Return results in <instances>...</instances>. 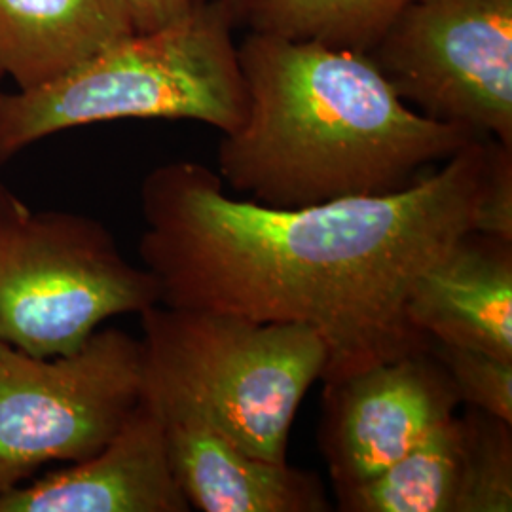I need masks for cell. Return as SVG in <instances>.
Masks as SVG:
<instances>
[{
    "instance_id": "1",
    "label": "cell",
    "mask_w": 512,
    "mask_h": 512,
    "mask_svg": "<svg viewBox=\"0 0 512 512\" xmlns=\"http://www.w3.org/2000/svg\"><path fill=\"white\" fill-rule=\"evenodd\" d=\"M488 148L478 137L393 194L300 209L234 200L196 162L160 165L141 184L139 256L164 306L315 330L329 355L321 382L338 380L431 346L406 298L473 232Z\"/></svg>"
},
{
    "instance_id": "2",
    "label": "cell",
    "mask_w": 512,
    "mask_h": 512,
    "mask_svg": "<svg viewBox=\"0 0 512 512\" xmlns=\"http://www.w3.org/2000/svg\"><path fill=\"white\" fill-rule=\"evenodd\" d=\"M238 55L247 109L220 137L217 164L251 202L393 194L480 137L406 105L365 54L249 31Z\"/></svg>"
},
{
    "instance_id": "3",
    "label": "cell",
    "mask_w": 512,
    "mask_h": 512,
    "mask_svg": "<svg viewBox=\"0 0 512 512\" xmlns=\"http://www.w3.org/2000/svg\"><path fill=\"white\" fill-rule=\"evenodd\" d=\"M236 19L226 4L202 0L181 21L133 33L55 82L0 92V165L59 131L126 118L234 131L247 109Z\"/></svg>"
},
{
    "instance_id": "4",
    "label": "cell",
    "mask_w": 512,
    "mask_h": 512,
    "mask_svg": "<svg viewBox=\"0 0 512 512\" xmlns=\"http://www.w3.org/2000/svg\"><path fill=\"white\" fill-rule=\"evenodd\" d=\"M141 323L148 403L190 410L256 458L287 461L298 406L329 361L315 330L164 304Z\"/></svg>"
},
{
    "instance_id": "5",
    "label": "cell",
    "mask_w": 512,
    "mask_h": 512,
    "mask_svg": "<svg viewBox=\"0 0 512 512\" xmlns=\"http://www.w3.org/2000/svg\"><path fill=\"white\" fill-rule=\"evenodd\" d=\"M156 304L154 275L120 253L103 222L37 211L0 183V342L67 355L105 321Z\"/></svg>"
},
{
    "instance_id": "6",
    "label": "cell",
    "mask_w": 512,
    "mask_h": 512,
    "mask_svg": "<svg viewBox=\"0 0 512 512\" xmlns=\"http://www.w3.org/2000/svg\"><path fill=\"white\" fill-rule=\"evenodd\" d=\"M143 340L95 330L67 355L37 357L0 342V495L44 465L97 454L143 401Z\"/></svg>"
},
{
    "instance_id": "7",
    "label": "cell",
    "mask_w": 512,
    "mask_h": 512,
    "mask_svg": "<svg viewBox=\"0 0 512 512\" xmlns=\"http://www.w3.org/2000/svg\"><path fill=\"white\" fill-rule=\"evenodd\" d=\"M366 57L423 116L512 148V0H412Z\"/></svg>"
},
{
    "instance_id": "8",
    "label": "cell",
    "mask_w": 512,
    "mask_h": 512,
    "mask_svg": "<svg viewBox=\"0 0 512 512\" xmlns=\"http://www.w3.org/2000/svg\"><path fill=\"white\" fill-rule=\"evenodd\" d=\"M323 384L319 442L334 490L384 471L461 404L429 349Z\"/></svg>"
},
{
    "instance_id": "9",
    "label": "cell",
    "mask_w": 512,
    "mask_h": 512,
    "mask_svg": "<svg viewBox=\"0 0 512 512\" xmlns=\"http://www.w3.org/2000/svg\"><path fill=\"white\" fill-rule=\"evenodd\" d=\"M164 427L145 401L90 458L0 495V512H188Z\"/></svg>"
},
{
    "instance_id": "10",
    "label": "cell",
    "mask_w": 512,
    "mask_h": 512,
    "mask_svg": "<svg viewBox=\"0 0 512 512\" xmlns=\"http://www.w3.org/2000/svg\"><path fill=\"white\" fill-rule=\"evenodd\" d=\"M148 404L162 420L169 463L190 509L330 511L323 480L315 473L287 461L256 458L190 410Z\"/></svg>"
},
{
    "instance_id": "11",
    "label": "cell",
    "mask_w": 512,
    "mask_h": 512,
    "mask_svg": "<svg viewBox=\"0 0 512 512\" xmlns=\"http://www.w3.org/2000/svg\"><path fill=\"white\" fill-rule=\"evenodd\" d=\"M406 315L435 342L512 361V243L467 232L416 277Z\"/></svg>"
},
{
    "instance_id": "12",
    "label": "cell",
    "mask_w": 512,
    "mask_h": 512,
    "mask_svg": "<svg viewBox=\"0 0 512 512\" xmlns=\"http://www.w3.org/2000/svg\"><path fill=\"white\" fill-rule=\"evenodd\" d=\"M133 33L124 0H0V71L35 90Z\"/></svg>"
},
{
    "instance_id": "13",
    "label": "cell",
    "mask_w": 512,
    "mask_h": 512,
    "mask_svg": "<svg viewBox=\"0 0 512 512\" xmlns=\"http://www.w3.org/2000/svg\"><path fill=\"white\" fill-rule=\"evenodd\" d=\"M463 476V423L442 421L378 475L334 490L344 512H456Z\"/></svg>"
},
{
    "instance_id": "14",
    "label": "cell",
    "mask_w": 512,
    "mask_h": 512,
    "mask_svg": "<svg viewBox=\"0 0 512 512\" xmlns=\"http://www.w3.org/2000/svg\"><path fill=\"white\" fill-rule=\"evenodd\" d=\"M412 0H255L251 31L368 54Z\"/></svg>"
},
{
    "instance_id": "15",
    "label": "cell",
    "mask_w": 512,
    "mask_h": 512,
    "mask_svg": "<svg viewBox=\"0 0 512 512\" xmlns=\"http://www.w3.org/2000/svg\"><path fill=\"white\" fill-rule=\"evenodd\" d=\"M463 423V476L456 512L512 511V425L469 408Z\"/></svg>"
},
{
    "instance_id": "16",
    "label": "cell",
    "mask_w": 512,
    "mask_h": 512,
    "mask_svg": "<svg viewBox=\"0 0 512 512\" xmlns=\"http://www.w3.org/2000/svg\"><path fill=\"white\" fill-rule=\"evenodd\" d=\"M429 351L446 370L459 403L512 425V361L435 340Z\"/></svg>"
},
{
    "instance_id": "17",
    "label": "cell",
    "mask_w": 512,
    "mask_h": 512,
    "mask_svg": "<svg viewBox=\"0 0 512 512\" xmlns=\"http://www.w3.org/2000/svg\"><path fill=\"white\" fill-rule=\"evenodd\" d=\"M473 232L512 243V148L494 139L478 186Z\"/></svg>"
},
{
    "instance_id": "18",
    "label": "cell",
    "mask_w": 512,
    "mask_h": 512,
    "mask_svg": "<svg viewBox=\"0 0 512 512\" xmlns=\"http://www.w3.org/2000/svg\"><path fill=\"white\" fill-rule=\"evenodd\" d=\"M135 33H152L186 18L202 0H124Z\"/></svg>"
},
{
    "instance_id": "19",
    "label": "cell",
    "mask_w": 512,
    "mask_h": 512,
    "mask_svg": "<svg viewBox=\"0 0 512 512\" xmlns=\"http://www.w3.org/2000/svg\"><path fill=\"white\" fill-rule=\"evenodd\" d=\"M217 2H222V4H226L234 14H236V18L243 19V14H245V10L255 2V0H217Z\"/></svg>"
},
{
    "instance_id": "20",
    "label": "cell",
    "mask_w": 512,
    "mask_h": 512,
    "mask_svg": "<svg viewBox=\"0 0 512 512\" xmlns=\"http://www.w3.org/2000/svg\"><path fill=\"white\" fill-rule=\"evenodd\" d=\"M2 78H4V74H2V71H0V82H2Z\"/></svg>"
}]
</instances>
